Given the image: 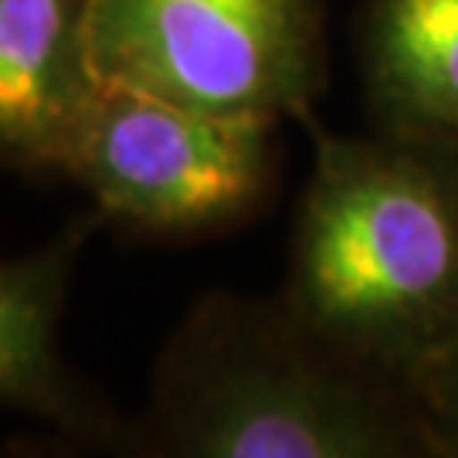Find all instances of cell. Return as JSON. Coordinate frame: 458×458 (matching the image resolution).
<instances>
[{"label": "cell", "instance_id": "7", "mask_svg": "<svg viewBox=\"0 0 458 458\" xmlns=\"http://www.w3.org/2000/svg\"><path fill=\"white\" fill-rule=\"evenodd\" d=\"M353 51L370 130L458 149V0H360Z\"/></svg>", "mask_w": 458, "mask_h": 458}, {"label": "cell", "instance_id": "3", "mask_svg": "<svg viewBox=\"0 0 458 458\" xmlns=\"http://www.w3.org/2000/svg\"><path fill=\"white\" fill-rule=\"evenodd\" d=\"M278 123L98 82L62 177L102 228L132 242L191 245L251 225L276 200Z\"/></svg>", "mask_w": 458, "mask_h": 458}, {"label": "cell", "instance_id": "4", "mask_svg": "<svg viewBox=\"0 0 458 458\" xmlns=\"http://www.w3.org/2000/svg\"><path fill=\"white\" fill-rule=\"evenodd\" d=\"M102 82L310 126L329 89L327 0H89Z\"/></svg>", "mask_w": 458, "mask_h": 458}, {"label": "cell", "instance_id": "2", "mask_svg": "<svg viewBox=\"0 0 458 458\" xmlns=\"http://www.w3.org/2000/svg\"><path fill=\"white\" fill-rule=\"evenodd\" d=\"M130 455L438 458L404 380L346 357L276 293L214 289L153 360Z\"/></svg>", "mask_w": 458, "mask_h": 458}, {"label": "cell", "instance_id": "5", "mask_svg": "<svg viewBox=\"0 0 458 458\" xmlns=\"http://www.w3.org/2000/svg\"><path fill=\"white\" fill-rule=\"evenodd\" d=\"M98 228V214L85 211L48 245L0 259V408L48 428V442L68 452L130 455L132 418L119 414L58 350L75 265Z\"/></svg>", "mask_w": 458, "mask_h": 458}, {"label": "cell", "instance_id": "8", "mask_svg": "<svg viewBox=\"0 0 458 458\" xmlns=\"http://www.w3.org/2000/svg\"><path fill=\"white\" fill-rule=\"evenodd\" d=\"M438 458H458V336L411 380Z\"/></svg>", "mask_w": 458, "mask_h": 458}, {"label": "cell", "instance_id": "6", "mask_svg": "<svg viewBox=\"0 0 458 458\" xmlns=\"http://www.w3.org/2000/svg\"><path fill=\"white\" fill-rule=\"evenodd\" d=\"M98 82L89 0H0V166L62 177Z\"/></svg>", "mask_w": 458, "mask_h": 458}, {"label": "cell", "instance_id": "1", "mask_svg": "<svg viewBox=\"0 0 458 458\" xmlns=\"http://www.w3.org/2000/svg\"><path fill=\"white\" fill-rule=\"evenodd\" d=\"M278 299L323 344L411 380L458 336V149L316 119Z\"/></svg>", "mask_w": 458, "mask_h": 458}]
</instances>
